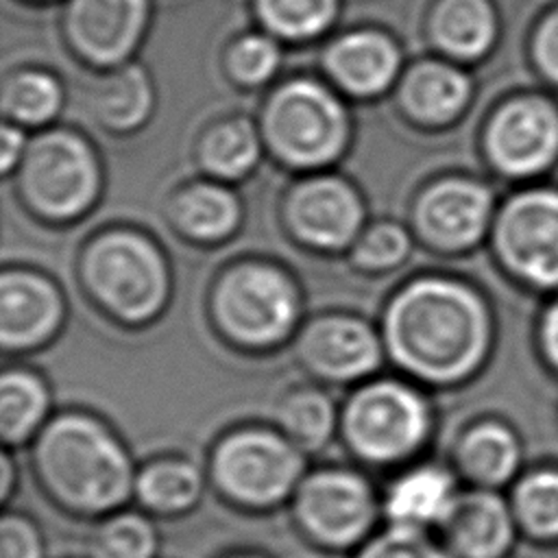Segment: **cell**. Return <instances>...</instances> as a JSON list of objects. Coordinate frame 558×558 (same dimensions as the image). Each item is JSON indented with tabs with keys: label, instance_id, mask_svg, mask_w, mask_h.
Masks as SVG:
<instances>
[{
	"label": "cell",
	"instance_id": "29",
	"mask_svg": "<svg viewBox=\"0 0 558 558\" xmlns=\"http://www.w3.org/2000/svg\"><path fill=\"white\" fill-rule=\"evenodd\" d=\"M257 137L253 129L242 122H229L216 129L203 148L205 163L222 177L244 174L257 159Z\"/></svg>",
	"mask_w": 558,
	"mask_h": 558
},
{
	"label": "cell",
	"instance_id": "16",
	"mask_svg": "<svg viewBox=\"0 0 558 558\" xmlns=\"http://www.w3.org/2000/svg\"><path fill=\"white\" fill-rule=\"evenodd\" d=\"M59 296L31 272H4L0 281V336L4 347L39 342L59 320Z\"/></svg>",
	"mask_w": 558,
	"mask_h": 558
},
{
	"label": "cell",
	"instance_id": "30",
	"mask_svg": "<svg viewBox=\"0 0 558 558\" xmlns=\"http://www.w3.org/2000/svg\"><path fill=\"white\" fill-rule=\"evenodd\" d=\"M351 558H456L425 530L386 525L375 532Z\"/></svg>",
	"mask_w": 558,
	"mask_h": 558
},
{
	"label": "cell",
	"instance_id": "21",
	"mask_svg": "<svg viewBox=\"0 0 558 558\" xmlns=\"http://www.w3.org/2000/svg\"><path fill=\"white\" fill-rule=\"evenodd\" d=\"M161 547L155 517L142 508H120L96 521L87 558H157Z\"/></svg>",
	"mask_w": 558,
	"mask_h": 558
},
{
	"label": "cell",
	"instance_id": "37",
	"mask_svg": "<svg viewBox=\"0 0 558 558\" xmlns=\"http://www.w3.org/2000/svg\"><path fill=\"white\" fill-rule=\"evenodd\" d=\"M536 50L545 72L558 78V13L543 26Z\"/></svg>",
	"mask_w": 558,
	"mask_h": 558
},
{
	"label": "cell",
	"instance_id": "2",
	"mask_svg": "<svg viewBox=\"0 0 558 558\" xmlns=\"http://www.w3.org/2000/svg\"><path fill=\"white\" fill-rule=\"evenodd\" d=\"M399 364L425 379H456L482 355L486 316L480 301L447 281H418L397 296L386 318Z\"/></svg>",
	"mask_w": 558,
	"mask_h": 558
},
{
	"label": "cell",
	"instance_id": "6",
	"mask_svg": "<svg viewBox=\"0 0 558 558\" xmlns=\"http://www.w3.org/2000/svg\"><path fill=\"white\" fill-rule=\"evenodd\" d=\"M266 131L275 150L290 163L316 166L333 159L347 137L340 102L318 83L283 85L268 105Z\"/></svg>",
	"mask_w": 558,
	"mask_h": 558
},
{
	"label": "cell",
	"instance_id": "9",
	"mask_svg": "<svg viewBox=\"0 0 558 558\" xmlns=\"http://www.w3.org/2000/svg\"><path fill=\"white\" fill-rule=\"evenodd\" d=\"M225 327L246 342L281 338L296 314V296L283 275L264 266H244L229 272L216 294Z\"/></svg>",
	"mask_w": 558,
	"mask_h": 558
},
{
	"label": "cell",
	"instance_id": "3",
	"mask_svg": "<svg viewBox=\"0 0 558 558\" xmlns=\"http://www.w3.org/2000/svg\"><path fill=\"white\" fill-rule=\"evenodd\" d=\"M303 475L301 449L283 434L259 427L225 436L209 458V484L216 495L253 514L290 504Z\"/></svg>",
	"mask_w": 558,
	"mask_h": 558
},
{
	"label": "cell",
	"instance_id": "11",
	"mask_svg": "<svg viewBox=\"0 0 558 558\" xmlns=\"http://www.w3.org/2000/svg\"><path fill=\"white\" fill-rule=\"evenodd\" d=\"M488 148L499 168L514 174L534 172L558 148V118L543 102H514L493 120Z\"/></svg>",
	"mask_w": 558,
	"mask_h": 558
},
{
	"label": "cell",
	"instance_id": "33",
	"mask_svg": "<svg viewBox=\"0 0 558 558\" xmlns=\"http://www.w3.org/2000/svg\"><path fill=\"white\" fill-rule=\"evenodd\" d=\"M517 510L525 523L543 534H558V475L538 473L517 490Z\"/></svg>",
	"mask_w": 558,
	"mask_h": 558
},
{
	"label": "cell",
	"instance_id": "7",
	"mask_svg": "<svg viewBox=\"0 0 558 558\" xmlns=\"http://www.w3.org/2000/svg\"><path fill=\"white\" fill-rule=\"evenodd\" d=\"M85 275L98 299L126 320L148 318L166 296L161 257L133 233L100 238L87 253Z\"/></svg>",
	"mask_w": 558,
	"mask_h": 558
},
{
	"label": "cell",
	"instance_id": "40",
	"mask_svg": "<svg viewBox=\"0 0 558 558\" xmlns=\"http://www.w3.org/2000/svg\"><path fill=\"white\" fill-rule=\"evenodd\" d=\"M545 344L554 362L558 364V305L549 312L547 325H545Z\"/></svg>",
	"mask_w": 558,
	"mask_h": 558
},
{
	"label": "cell",
	"instance_id": "36",
	"mask_svg": "<svg viewBox=\"0 0 558 558\" xmlns=\"http://www.w3.org/2000/svg\"><path fill=\"white\" fill-rule=\"evenodd\" d=\"M277 61H279L277 46L262 35L244 37L231 52L233 72L242 81H251V83H257L270 76L272 70L277 68Z\"/></svg>",
	"mask_w": 558,
	"mask_h": 558
},
{
	"label": "cell",
	"instance_id": "38",
	"mask_svg": "<svg viewBox=\"0 0 558 558\" xmlns=\"http://www.w3.org/2000/svg\"><path fill=\"white\" fill-rule=\"evenodd\" d=\"M17 488V469L9 453L0 456V501L9 504Z\"/></svg>",
	"mask_w": 558,
	"mask_h": 558
},
{
	"label": "cell",
	"instance_id": "12",
	"mask_svg": "<svg viewBox=\"0 0 558 558\" xmlns=\"http://www.w3.org/2000/svg\"><path fill=\"white\" fill-rule=\"evenodd\" d=\"M146 13L148 0H70L68 31L89 59L116 61L137 41Z\"/></svg>",
	"mask_w": 558,
	"mask_h": 558
},
{
	"label": "cell",
	"instance_id": "22",
	"mask_svg": "<svg viewBox=\"0 0 558 558\" xmlns=\"http://www.w3.org/2000/svg\"><path fill=\"white\" fill-rule=\"evenodd\" d=\"M432 31L447 52L477 57L493 39V11L486 0H440Z\"/></svg>",
	"mask_w": 558,
	"mask_h": 558
},
{
	"label": "cell",
	"instance_id": "28",
	"mask_svg": "<svg viewBox=\"0 0 558 558\" xmlns=\"http://www.w3.org/2000/svg\"><path fill=\"white\" fill-rule=\"evenodd\" d=\"M262 22L292 39L318 35L336 15L338 0H255Z\"/></svg>",
	"mask_w": 558,
	"mask_h": 558
},
{
	"label": "cell",
	"instance_id": "18",
	"mask_svg": "<svg viewBox=\"0 0 558 558\" xmlns=\"http://www.w3.org/2000/svg\"><path fill=\"white\" fill-rule=\"evenodd\" d=\"M488 192L475 183L447 181L432 187L421 203V222L425 231L445 246H464L473 242L488 216Z\"/></svg>",
	"mask_w": 558,
	"mask_h": 558
},
{
	"label": "cell",
	"instance_id": "13",
	"mask_svg": "<svg viewBox=\"0 0 558 558\" xmlns=\"http://www.w3.org/2000/svg\"><path fill=\"white\" fill-rule=\"evenodd\" d=\"M458 499L451 473L438 464H414L401 471L381 493L386 525L432 530L440 527Z\"/></svg>",
	"mask_w": 558,
	"mask_h": 558
},
{
	"label": "cell",
	"instance_id": "27",
	"mask_svg": "<svg viewBox=\"0 0 558 558\" xmlns=\"http://www.w3.org/2000/svg\"><path fill=\"white\" fill-rule=\"evenodd\" d=\"M333 408L318 392H299L279 410L283 436L299 449L318 451L327 445L333 432Z\"/></svg>",
	"mask_w": 558,
	"mask_h": 558
},
{
	"label": "cell",
	"instance_id": "17",
	"mask_svg": "<svg viewBox=\"0 0 558 558\" xmlns=\"http://www.w3.org/2000/svg\"><path fill=\"white\" fill-rule=\"evenodd\" d=\"M301 349L316 371L336 379L357 377L379 360V347L371 329L349 318H327L312 325Z\"/></svg>",
	"mask_w": 558,
	"mask_h": 558
},
{
	"label": "cell",
	"instance_id": "26",
	"mask_svg": "<svg viewBox=\"0 0 558 558\" xmlns=\"http://www.w3.org/2000/svg\"><path fill=\"white\" fill-rule=\"evenodd\" d=\"M179 222L198 238H220L238 222L235 198L216 185H196L187 190L177 205Z\"/></svg>",
	"mask_w": 558,
	"mask_h": 558
},
{
	"label": "cell",
	"instance_id": "14",
	"mask_svg": "<svg viewBox=\"0 0 558 558\" xmlns=\"http://www.w3.org/2000/svg\"><path fill=\"white\" fill-rule=\"evenodd\" d=\"M294 229L318 246H342L362 222V207L349 185L316 179L301 185L290 201Z\"/></svg>",
	"mask_w": 558,
	"mask_h": 558
},
{
	"label": "cell",
	"instance_id": "39",
	"mask_svg": "<svg viewBox=\"0 0 558 558\" xmlns=\"http://www.w3.org/2000/svg\"><path fill=\"white\" fill-rule=\"evenodd\" d=\"M22 146V137L15 129H4L2 131V150H0V161H2V170H9L20 153Z\"/></svg>",
	"mask_w": 558,
	"mask_h": 558
},
{
	"label": "cell",
	"instance_id": "34",
	"mask_svg": "<svg viewBox=\"0 0 558 558\" xmlns=\"http://www.w3.org/2000/svg\"><path fill=\"white\" fill-rule=\"evenodd\" d=\"M0 558H46L44 532L20 510H4L0 519Z\"/></svg>",
	"mask_w": 558,
	"mask_h": 558
},
{
	"label": "cell",
	"instance_id": "1",
	"mask_svg": "<svg viewBox=\"0 0 558 558\" xmlns=\"http://www.w3.org/2000/svg\"><path fill=\"white\" fill-rule=\"evenodd\" d=\"M33 471L54 508L94 521L133 499L137 475L124 445L85 414H61L37 434Z\"/></svg>",
	"mask_w": 558,
	"mask_h": 558
},
{
	"label": "cell",
	"instance_id": "20",
	"mask_svg": "<svg viewBox=\"0 0 558 558\" xmlns=\"http://www.w3.org/2000/svg\"><path fill=\"white\" fill-rule=\"evenodd\" d=\"M399 65V52L392 41L373 31H360L342 37L327 52L329 72L355 94H375L384 89Z\"/></svg>",
	"mask_w": 558,
	"mask_h": 558
},
{
	"label": "cell",
	"instance_id": "32",
	"mask_svg": "<svg viewBox=\"0 0 558 558\" xmlns=\"http://www.w3.org/2000/svg\"><path fill=\"white\" fill-rule=\"evenodd\" d=\"M100 113L116 126L135 124L148 107V87L140 70L131 68L118 74L98 96Z\"/></svg>",
	"mask_w": 558,
	"mask_h": 558
},
{
	"label": "cell",
	"instance_id": "31",
	"mask_svg": "<svg viewBox=\"0 0 558 558\" xmlns=\"http://www.w3.org/2000/svg\"><path fill=\"white\" fill-rule=\"evenodd\" d=\"M59 107V87L44 74H22L4 89V109L22 122H44Z\"/></svg>",
	"mask_w": 558,
	"mask_h": 558
},
{
	"label": "cell",
	"instance_id": "41",
	"mask_svg": "<svg viewBox=\"0 0 558 558\" xmlns=\"http://www.w3.org/2000/svg\"><path fill=\"white\" fill-rule=\"evenodd\" d=\"M225 558H264L262 554H253V551H235V554H229Z\"/></svg>",
	"mask_w": 558,
	"mask_h": 558
},
{
	"label": "cell",
	"instance_id": "10",
	"mask_svg": "<svg viewBox=\"0 0 558 558\" xmlns=\"http://www.w3.org/2000/svg\"><path fill=\"white\" fill-rule=\"evenodd\" d=\"M497 242L504 257L536 283H558V194L530 192L508 205Z\"/></svg>",
	"mask_w": 558,
	"mask_h": 558
},
{
	"label": "cell",
	"instance_id": "5",
	"mask_svg": "<svg viewBox=\"0 0 558 558\" xmlns=\"http://www.w3.org/2000/svg\"><path fill=\"white\" fill-rule=\"evenodd\" d=\"M342 432L349 449L362 462L392 466L421 449L429 432V414L414 390L379 381L351 399Z\"/></svg>",
	"mask_w": 558,
	"mask_h": 558
},
{
	"label": "cell",
	"instance_id": "25",
	"mask_svg": "<svg viewBox=\"0 0 558 558\" xmlns=\"http://www.w3.org/2000/svg\"><path fill=\"white\" fill-rule=\"evenodd\" d=\"M458 462L469 477L484 484H497L514 471L517 445L512 436L497 425L475 427L464 436Z\"/></svg>",
	"mask_w": 558,
	"mask_h": 558
},
{
	"label": "cell",
	"instance_id": "35",
	"mask_svg": "<svg viewBox=\"0 0 558 558\" xmlns=\"http://www.w3.org/2000/svg\"><path fill=\"white\" fill-rule=\"evenodd\" d=\"M408 253V238L395 225H379L371 229L357 244L355 257L368 268H388L401 262Z\"/></svg>",
	"mask_w": 558,
	"mask_h": 558
},
{
	"label": "cell",
	"instance_id": "4",
	"mask_svg": "<svg viewBox=\"0 0 558 558\" xmlns=\"http://www.w3.org/2000/svg\"><path fill=\"white\" fill-rule=\"evenodd\" d=\"M292 525L325 554H353L381 519V497L355 469L325 466L305 473L290 499Z\"/></svg>",
	"mask_w": 558,
	"mask_h": 558
},
{
	"label": "cell",
	"instance_id": "8",
	"mask_svg": "<svg viewBox=\"0 0 558 558\" xmlns=\"http://www.w3.org/2000/svg\"><path fill=\"white\" fill-rule=\"evenodd\" d=\"M24 192L48 216H74L96 192V166L87 146L68 133L37 137L24 157Z\"/></svg>",
	"mask_w": 558,
	"mask_h": 558
},
{
	"label": "cell",
	"instance_id": "24",
	"mask_svg": "<svg viewBox=\"0 0 558 558\" xmlns=\"http://www.w3.org/2000/svg\"><path fill=\"white\" fill-rule=\"evenodd\" d=\"M48 408L44 386L26 373H7L0 384V436L4 445L28 440Z\"/></svg>",
	"mask_w": 558,
	"mask_h": 558
},
{
	"label": "cell",
	"instance_id": "15",
	"mask_svg": "<svg viewBox=\"0 0 558 558\" xmlns=\"http://www.w3.org/2000/svg\"><path fill=\"white\" fill-rule=\"evenodd\" d=\"M438 530L442 545L456 558H497L506 551L512 534L504 501L488 490L458 495Z\"/></svg>",
	"mask_w": 558,
	"mask_h": 558
},
{
	"label": "cell",
	"instance_id": "23",
	"mask_svg": "<svg viewBox=\"0 0 558 558\" xmlns=\"http://www.w3.org/2000/svg\"><path fill=\"white\" fill-rule=\"evenodd\" d=\"M466 78L449 65L425 63L414 68L405 81V105L425 120H445L466 100Z\"/></svg>",
	"mask_w": 558,
	"mask_h": 558
},
{
	"label": "cell",
	"instance_id": "19",
	"mask_svg": "<svg viewBox=\"0 0 558 558\" xmlns=\"http://www.w3.org/2000/svg\"><path fill=\"white\" fill-rule=\"evenodd\" d=\"M203 471L183 458H161L137 469L133 499L157 519H179L194 512L205 497Z\"/></svg>",
	"mask_w": 558,
	"mask_h": 558
}]
</instances>
